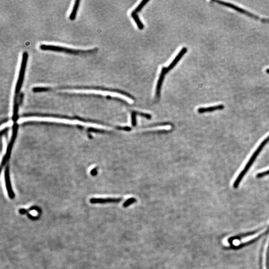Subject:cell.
<instances>
[{"label": "cell", "mask_w": 269, "mask_h": 269, "mask_svg": "<svg viewBox=\"0 0 269 269\" xmlns=\"http://www.w3.org/2000/svg\"><path fill=\"white\" fill-rule=\"evenodd\" d=\"M187 48L186 47L182 48V49L179 51L178 55H176V56L175 57V59L173 60L172 62L170 64V65H168V67H162L159 74V78L157 81L156 88L155 96L156 100H158L160 98V91L166 74L174 68V67H175L177 63L180 61L182 57H183L184 55L187 52Z\"/></svg>", "instance_id": "cell-1"}, {"label": "cell", "mask_w": 269, "mask_h": 269, "mask_svg": "<svg viewBox=\"0 0 269 269\" xmlns=\"http://www.w3.org/2000/svg\"><path fill=\"white\" fill-rule=\"evenodd\" d=\"M55 90H99L102 91L110 92L113 93L121 94L131 99L134 100L135 98L133 96L126 92L120 90V89H114L112 88L105 87L102 86H82V85H65L57 87L55 88Z\"/></svg>", "instance_id": "cell-2"}, {"label": "cell", "mask_w": 269, "mask_h": 269, "mask_svg": "<svg viewBox=\"0 0 269 269\" xmlns=\"http://www.w3.org/2000/svg\"><path fill=\"white\" fill-rule=\"evenodd\" d=\"M40 49L44 51H52V52H62L72 55H88L97 52V48L93 49L83 50V49H74L66 47H61L58 45H50V44H41L40 46Z\"/></svg>", "instance_id": "cell-3"}, {"label": "cell", "mask_w": 269, "mask_h": 269, "mask_svg": "<svg viewBox=\"0 0 269 269\" xmlns=\"http://www.w3.org/2000/svg\"><path fill=\"white\" fill-rule=\"evenodd\" d=\"M269 142V136H267L265 139L261 143V144L258 146V147L255 150V151L254 152L253 154H252V156H251L249 160H248V162L247 163L244 169L241 171L240 174H239V175H238L236 179H235L234 182L233 186L234 187H238L243 179L245 176V175H246V174L248 172L249 170H250V168L252 167L255 161L256 160V159L257 158L258 156L259 155L260 152H261L263 149L265 147L266 145Z\"/></svg>", "instance_id": "cell-4"}, {"label": "cell", "mask_w": 269, "mask_h": 269, "mask_svg": "<svg viewBox=\"0 0 269 269\" xmlns=\"http://www.w3.org/2000/svg\"><path fill=\"white\" fill-rule=\"evenodd\" d=\"M29 54L27 52H23L21 58V64L19 71V75L17 77V81L16 83L15 87V97H19V94L21 90V87L24 82L25 75V70L27 67V62H28Z\"/></svg>", "instance_id": "cell-5"}, {"label": "cell", "mask_w": 269, "mask_h": 269, "mask_svg": "<svg viewBox=\"0 0 269 269\" xmlns=\"http://www.w3.org/2000/svg\"><path fill=\"white\" fill-rule=\"evenodd\" d=\"M17 123L14 124L13 126V136H12V139H11V141L10 142L8 146V149H7V152L5 156L3 159V161L2 162L1 167L3 168V166L4 164H6L7 163L8 159H9L10 154H11V150H12L13 145V143L15 141V139H16V136H17Z\"/></svg>", "instance_id": "cell-6"}, {"label": "cell", "mask_w": 269, "mask_h": 269, "mask_svg": "<svg viewBox=\"0 0 269 269\" xmlns=\"http://www.w3.org/2000/svg\"><path fill=\"white\" fill-rule=\"evenodd\" d=\"M122 200V198H92L90 199V202L92 204H105L107 203L119 202Z\"/></svg>", "instance_id": "cell-7"}, {"label": "cell", "mask_w": 269, "mask_h": 269, "mask_svg": "<svg viewBox=\"0 0 269 269\" xmlns=\"http://www.w3.org/2000/svg\"><path fill=\"white\" fill-rule=\"evenodd\" d=\"M8 167H7L6 168L5 171V179L6 185L8 195H9V198L11 199H13L15 198V194H14L13 190H12V186H11L10 179L9 171V168Z\"/></svg>", "instance_id": "cell-8"}, {"label": "cell", "mask_w": 269, "mask_h": 269, "mask_svg": "<svg viewBox=\"0 0 269 269\" xmlns=\"http://www.w3.org/2000/svg\"><path fill=\"white\" fill-rule=\"evenodd\" d=\"M224 105L219 104V105H215V106H210L208 107H201L198 109V112L200 114L204 113H208V112H212L215 111L217 110H222L224 109Z\"/></svg>", "instance_id": "cell-9"}, {"label": "cell", "mask_w": 269, "mask_h": 269, "mask_svg": "<svg viewBox=\"0 0 269 269\" xmlns=\"http://www.w3.org/2000/svg\"><path fill=\"white\" fill-rule=\"evenodd\" d=\"M137 13H136V12L133 11L131 12V17L133 18L134 21L136 24V26L138 27V29L140 30H142V29H144V24H143V23L140 21V19L139 17V16H138Z\"/></svg>", "instance_id": "cell-10"}, {"label": "cell", "mask_w": 269, "mask_h": 269, "mask_svg": "<svg viewBox=\"0 0 269 269\" xmlns=\"http://www.w3.org/2000/svg\"><path fill=\"white\" fill-rule=\"evenodd\" d=\"M80 3V1H79V0H76L74 2L73 9H72V10L71 12L70 13V16H69V19L71 21H74L76 19L77 12H78V8L79 7Z\"/></svg>", "instance_id": "cell-11"}, {"label": "cell", "mask_w": 269, "mask_h": 269, "mask_svg": "<svg viewBox=\"0 0 269 269\" xmlns=\"http://www.w3.org/2000/svg\"><path fill=\"white\" fill-rule=\"evenodd\" d=\"M32 90L35 93H40L51 91L52 88L49 87H35L32 89Z\"/></svg>", "instance_id": "cell-12"}, {"label": "cell", "mask_w": 269, "mask_h": 269, "mask_svg": "<svg viewBox=\"0 0 269 269\" xmlns=\"http://www.w3.org/2000/svg\"><path fill=\"white\" fill-rule=\"evenodd\" d=\"M136 202V199L135 198H130L129 199L126 200L125 202L124 203L123 206L124 207H125V208H126V207H127L130 206V205H131V204L134 203V202Z\"/></svg>", "instance_id": "cell-13"}, {"label": "cell", "mask_w": 269, "mask_h": 269, "mask_svg": "<svg viewBox=\"0 0 269 269\" xmlns=\"http://www.w3.org/2000/svg\"><path fill=\"white\" fill-rule=\"evenodd\" d=\"M268 175H269V170L263 171V172L258 173L256 175V178L257 179H260V178H263V177H265V176H267Z\"/></svg>", "instance_id": "cell-14"}, {"label": "cell", "mask_w": 269, "mask_h": 269, "mask_svg": "<svg viewBox=\"0 0 269 269\" xmlns=\"http://www.w3.org/2000/svg\"><path fill=\"white\" fill-rule=\"evenodd\" d=\"M136 114H137V112L133 111L132 113V123L134 126L136 125Z\"/></svg>", "instance_id": "cell-15"}, {"label": "cell", "mask_w": 269, "mask_h": 269, "mask_svg": "<svg viewBox=\"0 0 269 269\" xmlns=\"http://www.w3.org/2000/svg\"><path fill=\"white\" fill-rule=\"evenodd\" d=\"M118 128L120 129V130H125V131H129L131 130V128L129 127H118Z\"/></svg>", "instance_id": "cell-16"}, {"label": "cell", "mask_w": 269, "mask_h": 269, "mask_svg": "<svg viewBox=\"0 0 269 269\" xmlns=\"http://www.w3.org/2000/svg\"><path fill=\"white\" fill-rule=\"evenodd\" d=\"M265 72H266V73L269 74V68H267V69H266Z\"/></svg>", "instance_id": "cell-17"}]
</instances>
